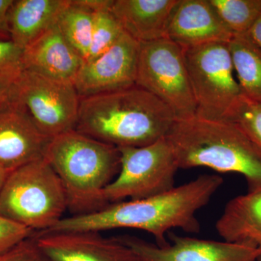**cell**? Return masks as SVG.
I'll return each instance as SVG.
<instances>
[{
	"label": "cell",
	"mask_w": 261,
	"mask_h": 261,
	"mask_svg": "<svg viewBox=\"0 0 261 261\" xmlns=\"http://www.w3.org/2000/svg\"><path fill=\"white\" fill-rule=\"evenodd\" d=\"M223 182L218 175H201L161 195L114 202L96 212L63 218L46 232L135 228L151 233L158 246L165 247L169 243L166 236L173 228L200 232L196 214L209 203Z\"/></svg>",
	"instance_id": "1"
},
{
	"label": "cell",
	"mask_w": 261,
	"mask_h": 261,
	"mask_svg": "<svg viewBox=\"0 0 261 261\" xmlns=\"http://www.w3.org/2000/svg\"><path fill=\"white\" fill-rule=\"evenodd\" d=\"M176 121L162 101L135 85L80 98L75 130L117 148L140 147L166 137Z\"/></svg>",
	"instance_id": "2"
},
{
	"label": "cell",
	"mask_w": 261,
	"mask_h": 261,
	"mask_svg": "<svg viewBox=\"0 0 261 261\" xmlns=\"http://www.w3.org/2000/svg\"><path fill=\"white\" fill-rule=\"evenodd\" d=\"M179 168L241 174L247 192H261V148L235 123L197 116L176 120L166 135Z\"/></svg>",
	"instance_id": "3"
},
{
	"label": "cell",
	"mask_w": 261,
	"mask_h": 261,
	"mask_svg": "<svg viewBox=\"0 0 261 261\" xmlns=\"http://www.w3.org/2000/svg\"><path fill=\"white\" fill-rule=\"evenodd\" d=\"M44 159L61 179L74 216L108 205L104 192L119 173L118 148L73 130L51 139Z\"/></svg>",
	"instance_id": "4"
},
{
	"label": "cell",
	"mask_w": 261,
	"mask_h": 261,
	"mask_svg": "<svg viewBox=\"0 0 261 261\" xmlns=\"http://www.w3.org/2000/svg\"><path fill=\"white\" fill-rule=\"evenodd\" d=\"M67 208L64 187L44 159L11 171L0 192V216L33 231L50 229Z\"/></svg>",
	"instance_id": "5"
},
{
	"label": "cell",
	"mask_w": 261,
	"mask_h": 261,
	"mask_svg": "<svg viewBox=\"0 0 261 261\" xmlns=\"http://www.w3.org/2000/svg\"><path fill=\"white\" fill-rule=\"evenodd\" d=\"M183 53L196 103L195 116L226 120L243 94L235 78L228 43H209Z\"/></svg>",
	"instance_id": "6"
},
{
	"label": "cell",
	"mask_w": 261,
	"mask_h": 261,
	"mask_svg": "<svg viewBox=\"0 0 261 261\" xmlns=\"http://www.w3.org/2000/svg\"><path fill=\"white\" fill-rule=\"evenodd\" d=\"M119 173L104 192L108 205L142 200L161 195L175 187L179 169L177 160L166 137L140 147H121Z\"/></svg>",
	"instance_id": "7"
},
{
	"label": "cell",
	"mask_w": 261,
	"mask_h": 261,
	"mask_svg": "<svg viewBox=\"0 0 261 261\" xmlns=\"http://www.w3.org/2000/svg\"><path fill=\"white\" fill-rule=\"evenodd\" d=\"M136 85L159 98L176 120L195 116L183 49L168 38L140 43Z\"/></svg>",
	"instance_id": "8"
},
{
	"label": "cell",
	"mask_w": 261,
	"mask_h": 261,
	"mask_svg": "<svg viewBox=\"0 0 261 261\" xmlns=\"http://www.w3.org/2000/svg\"><path fill=\"white\" fill-rule=\"evenodd\" d=\"M16 99L49 138L75 130L80 97L73 82L22 69L17 84Z\"/></svg>",
	"instance_id": "9"
},
{
	"label": "cell",
	"mask_w": 261,
	"mask_h": 261,
	"mask_svg": "<svg viewBox=\"0 0 261 261\" xmlns=\"http://www.w3.org/2000/svg\"><path fill=\"white\" fill-rule=\"evenodd\" d=\"M116 238L127 245L142 261H257L259 252L253 247L226 241L182 237L169 231L165 247L135 237Z\"/></svg>",
	"instance_id": "10"
},
{
	"label": "cell",
	"mask_w": 261,
	"mask_h": 261,
	"mask_svg": "<svg viewBox=\"0 0 261 261\" xmlns=\"http://www.w3.org/2000/svg\"><path fill=\"white\" fill-rule=\"evenodd\" d=\"M139 51L140 43L124 32L102 56L84 62L73 82L80 98L136 85Z\"/></svg>",
	"instance_id": "11"
},
{
	"label": "cell",
	"mask_w": 261,
	"mask_h": 261,
	"mask_svg": "<svg viewBox=\"0 0 261 261\" xmlns=\"http://www.w3.org/2000/svg\"><path fill=\"white\" fill-rule=\"evenodd\" d=\"M50 140L18 99L0 110V168L11 172L44 159Z\"/></svg>",
	"instance_id": "12"
},
{
	"label": "cell",
	"mask_w": 261,
	"mask_h": 261,
	"mask_svg": "<svg viewBox=\"0 0 261 261\" xmlns=\"http://www.w3.org/2000/svg\"><path fill=\"white\" fill-rule=\"evenodd\" d=\"M51 261H142L116 238L97 231H44L33 235Z\"/></svg>",
	"instance_id": "13"
},
{
	"label": "cell",
	"mask_w": 261,
	"mask_h": 261,
	"mask_svg": "<svg viewBox=\"0 0 261 261\" xmlns=\"http://www.w3.org/2000/svg\"><path fill=\"white\" fill-rule=\"evenodd\" d=\"M233 35L210 0H178L170 17L166 38L186 49L209 43H228Z\"/></svg>",
	"instance_id": "14"
},
{
	"label": "cell",
	"mask_w": 261,
	"mask_h": 261,
	"mask_svg": "<svg viewBox=\"0 0 261 261\" xmlns=\"http://www.w3.org/2000/svg\"><path fill=\"white\" fill-rule=\"evenodd\" d=\"M84 63L61 34L58 23L25 48L21 58L23 70L72 82Z\"/></svg>",
	"instance_id": "15"
},
{
	"label": "cell",
	"mask_w": 261,
	"mask_h": 261,
	"mask_svg": "<svg viewBox=\"0 0 261 261\" xmlns=\"http://www.w3.org/2000/svg\"><path fill=\"white\" fill-rule=\"evenodd\" d=\"M178 0H113L111 12L123 32L139 43L166 37Z\"/></svg>",
	"instance_id": "16"
},
{
	"label": "cell",
	"mask_w": 261,
	"mask_h": 261,
	"mask_svg": "<svg viewBox=\"0 0 261 261\" xmlns=\"http://www.w3.org/2000/svg\"><path fill=\"white\" fill-rule=\"evenodd\" d=\"M70 0H13L9 12L10 40L22 50L58 23Z\"/></svg>",
	"instance_id": "17"
},
{
	"label": "cell",
	"mask_w": 261,
	"mask_h": 261,
	"mask_svg": "<svg viewBox=\"0 0 261 261\" xmlns=\"http://www.w3.org/2000/svg\"><path fill=\"white\" fill-rule=\"evenodd\" d=\"M216 228L224 241L256 249L257 261H261V192H247L228 201Z\"/></svg>",
	"instance_id": "18"
},
{
	"label": "cell",
	"mask_w": 261,
	"mask_h": 261,
	"mask_svg": "<svg viewBox=\"0 0 261 261\" xmlns=\"http://www.w3.org/2000/svg\"><path fill=\"white\" fill-rule=\"evenodd\" d=\"M228 45L242 92L261 103V48L248 33L233 34Z\"/></svg>",
	"instance_id": "19"
},
{
	"label": "cell",
	"mask_w": 261,
	"mask_h": 261,
	"mask_svg": "<svg viewBox=\"0 0 261 261\" xmlns=\"http://www.w3.org/2000/svg\"><path fill=\"white\" fill-rule=\"evenodd\" d=\"M94 14L82 0H70L58 22L61 34L84 61L88 57L92 42Z\"/></svg>",
	"instance_id": "20"
},
{
	"label": "cell",
	"mask_w": 261,
	"mask_h": 261,
	"mask_svg": "<svg viewBox=\"0 0 261 261\" xmlns=\"http://www.w3.org/2000/svg\"><path fill=\"white\" fill-rule=\"evenodd\" d=\"M233 34L247 33L261 16V0H210Z\"/></svg>",
	"instance_id": "21"
},
{
	"label": "cell",
	"mask_w": 261,
	"mask_h": 261,
	"mask_svg": "<svg viewBox=\"0 0 261 261\" xmlns=\"http://www.w3.org/2000/svg\"><path fill=\"white\" fill-rule=\"evenodd\" d=\"M111 7L94 12L92 42L88 57L84 62L93 61L102 56L124 33L111 13Z\"/></svg>",
	"instance_id": "22"
},
{
	"label": "cell",
	"mask_w": 261,
	"mask_h": 261,
	"mask_svg": "<svg viewBox=\"0 0 261 261\" xmlns=\"http://www.w3.org/2000/svg\"><path fill=\"white\" fill-rule=\"evenodd\" d=\"M235 123L261 148V103L240 96L226 118Z\"/></svg>",
	"instance_id": "23"
},
{
	"label": "cell",
	"mask_w": 261,
	"mask_h": 261,
	"mask_svg": "<svg viewBox=\"0 0 261 261\" xmlns=\"http://www.w3.org/2000/svg\"><path fill=\"white\" fill-rule=\"evenodd\" d=\"M33 235L2 253L0 261H51L38 246Z\"/></svg>",
	"instance_id": "24"
},
{
	"label": "cell",
	"mask_w": 261,
	"mask_h": 261,
	"mask_svg": "<svg viewBox=\"0 0 261 261\" xmlns=\"http://www.w3.org/2000/svg\"><path fill=\"white\" fill-rule=\"evenodd\" d=\"M34 232L22 225L0 216V255L30 238Z\"/></svg>",
	"instance_id": "25"
},
{
	"label": "cell",
	"mask_w": 261,
	"mask_h": 261,
	"mask_svg": "<svg viewBox=\"0 0 261 261\" xmlns=\"http://www.w3.org/2000/svg\"><path fill=\"white\" fill-rule=\"evenodd\" d=\"M22 68L0 71V110L16 99L17 84Z\"/></svg>",
	"instance_id": "26"
},
{
	"label": "cell",
	"mask_w": 261,
	"mask_h": 261,
	"mask_svg": "<svg viewBox=\"0 0 261 261\" xmlns=\"http://www.w3.org/2000/svg\"><path fill=\"white\" fill-rule=\"evenodd\" d=\"M23 50L11 40H0V71L22 68Z\"/></svg>",
	"instance_id": "27"
},
{
	"label": "cell",
	"mask_w": 261,
	"mask_h": 261,
	"mask_svg": "<svg viewBox=\"0 0 261 261\" xmlns=\"http://www.w3.org/2000/svg\"><path fill=\"white\" fill-rule=\"evenodd\" d=\"M13 0H0V40H10L9 12Z\"/></svg>",
	"instance_id": "28"
},
{
	"label": "cell",
	"mask_w": 261,
	"mask_h": 261,
	"mask_svg": "<svg viewBox=\"0 0 261 261\" xmlns=\"http://www.w3.org/2000/svg\"><path fill=\"white\" fill-rule=\"evenodd\" d=\"M247 33L255 44L261 48V16Z\"/></svg>",
	"instance_id": "29"
},
{
	"label": "cell",
	"mask_w": 261,
	"mask_h": 261,
	"mask_svg": "<svg viewBox=\"0 0 261 261\" xmlns=\"http://www.w3.org/2000/svg\"><path fill=\"white\" fill-rule=\"evenodd\" d=\"M10 173L7 171L6 170L0 168V192L4 186L5 181H6L7 178H8Z\"/></svg>",
	"instance_id": "30"
}]
</instances>
